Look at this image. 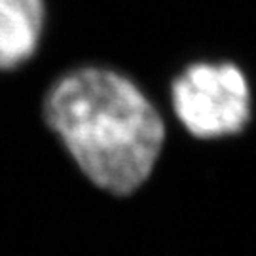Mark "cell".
Here are the masks:
<instances>
[{"label": "cell", "instance_id": "6da1fadb", "mask_svg": "<svg viewBox=\"0 0 256 256\" xmlns=\"http://www.w3.org/2000/svg\"><path fill=\"white\" fill-rule=\"evenodd\" d=\"M42 120L80 173L126 198L142 188L164 152V116L128 74L102 64L63 72L42 99Z\"/></svg>", "mask_w": 256, "mask_h": 256}, {"label": "cell", "instance_id": "7a4b0ae2", "mask_svg": "<svg viewBox=\"0 0 256 256\" xmlns=\"http://www.w3.org/2000/svg\"><path fill=\"white\" fill-rule=\"evenodd\" d=\"M169 101L184 131L200 140L236 137L252 120L248 76L232 61L184 66L169 86Z\"/></svg>", "mask_w": 256, "mask_h": 256}, {"label": "cell", "instance_id": "3957f363", "mask_svg": "<svg viewBox=\"0 0 256 256\" xmlns=\"http://www.w3.org/2000/svg\"><path fill=\"white\" fill-rule=\"evenodd\" d=\"M46 0H0V72L27 64L40 50Z\"/></svg>", "mask_w": 256, "mask_h": 256}]
</instances>
